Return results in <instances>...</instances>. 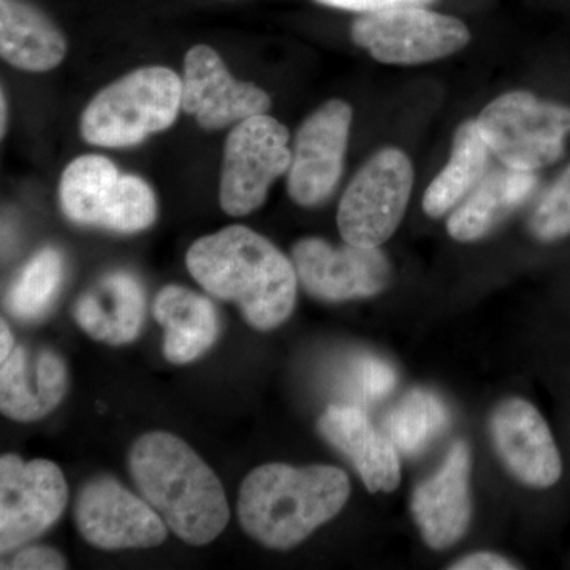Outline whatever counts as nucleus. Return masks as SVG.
Instances as JSON below:
<instances>
[{
  "instance_id": "4be33fe9",
  "label": "nucleus",
  "mask_w": 570,
  "mask_h": 570,
  "mask_svg": "<svg viewBox=\"0 0 570 570\" xmlns=\"http://www.w3.org/2000/svg\"><path fill=\"white\" fill-rule=\"evenodd\" d=\"M0 55L26 71H48L67 55V41L50 18L26 0H0Z\"/></svg>"
},
{
  "instance_id": "ddd939ff",
  "label": "nucleus",
  "mask_w": 570,
  "mask_h": 570,
  "mask_svg": "<svg viewBox=\"0 0 570 570\" xmlns=\"http://www.w3.org/2000/svg\"><path fill=\"white\" fill-rule=\"evenodd\" d=\"M75 521L81 538L100 550L153 549L167 539L163 517L110 478L92 479L82 487Z\"/></svg>"
},
{
  "instance_id": "4468645a",
  "label": "nucleus",
  "mask_w": 570,
  "mask_h": 570,
  "mask_svg": "<svg viewBox=\"0 0 570 570\" xmlns=\"http://www.w3.org/2000/svg\"><path fill=\"white\" fill-rule=\"evenodd\" d=\"M181 110L205 130H219L250 116L265 115L272 99L253 82L236 81L208 45H195L184 59Z\"/></svg>"
},
{
  "instance_id": "5701e85b",
  "label": "nucleus",
  "mask_w": 570,
  "mask_h": 570,
  "mask_svg": "<svg viewBox=\"0 0 570 570\" xmlns=\"http://www.w3.org/2000/svg\"><path fill=\"white\" fill-rule=\"evenodd\" d=\"M490 154L475 119L461 122L448 165L423 195V212L439 219L455 209L489 174Z\"/></svg>"
},
{
  "instance_id": "1a4fd4ad",
  "label": "nucleus",
  "mask_w": 570,
  "mask_h": 570,
  "mask_svg": "<svg viewBox=\"0 0 570 570\" xmlns=\"http://www.w3.org/2000/svg\"><path fill=\"white\" fill-rule=\"evenodd\" d=\"M288 130L272 116H250L236 124L224 146L220 206L228 216L261 208L269 187L292 164Z\"/></svg>"
},
{
  "instance_id": "f257e3e1",
  "label": "nucleus",
  "mask_w": 570,
  "mask_h": 570,
  "mask_svg": "<svg viewBox=\"0 0 570 570\" xmlns=\"http://www.w3.org/2000/svg\"><path fill=\"white\" fill-rule=\"evenodd\" d=\"M186 265L209 295L236 303L254 328H277L294 313V262L245 225L202 236L187 250Z\"/></svg>"
},
{
  "instance_id": "bb28decb",
  "label": "nucleus",
  "mask_w": 570,
  "mask_h": 570,
  "mask_svg": "<svg viewBox=\"0 0 570 570\" xmlns=\"http://www.w3.org/2000/svg\"><path fill=\"white\" fill-rule=\"evenodd\" d=\"M352 385L362 400L381 401L396 387V371L385 360L374 355L360 356L352 366Z\"/></svg>"
},
{
  "instance_id": "a211bd4d",
  "label": "nucleus",
  "mask_w": 570,
  "mask_h": 570,
  "mask_svg": "<svg viewBox=\"0 0 570 570\" xmlns=\"http://www.w3.org/2000/svg\"><path fill=\"white\" fill-rule=\"evenodd\" d=\"M321 436L351 461L370 493H392L401 482L397 449L362 409L333 404L317 422Z\"/></svg>"
},
{
  "instance_id": "20e7f679",
  "label": "nucleus",
  "mask_w": 570,
  "mask_h": 570,
  "mask_svg": "<svg viewBox=\"0 0 570 570\" xmlns=\"http://www.w3.org/2000/svg\"><path fill=\"white\" fill-rule=\"evenodd\" d=\"M181 89L174 70L141 67L94 97L81 115V137L105 148L138 145L176 121Z\"/></svg>"
},
{
  "instance_id": "aec40b11",
  "label": "nucleus",
  "mask_w": 570,
  "mask_h": 570,
  "mask_svg": "<svg viewBox=\"0 0 570 570\" xmlns=\"http://www.w3.org/2000/svg\"><path fill=\"white\" fill-rule=\"evenodd\" d=\"M538 187L534 171L497 168L464 198L448 219V232L460 243L479 242L497 230Z\"/></svg>"
},
{
  "instance_id": "c85d7f7f",
  "label": "nucleus",
  "mask_w": 570,
  "mask_h": 570,
  "mask_svg": "<svg viewBox=\"0 0 570 570\" xmlns=\"http://www.w3.org/2000/svg\"><path fill=\"white\" fill-rule=\"evenodd\" d=\"M321 6L332 7V9L355 11V13H374L396 7L406 6H426L434 0H314Z\"/></svg>"
},
{
  "instance_id": "2eb2a0df",
  "label": "nucleus",
  "mask_w": 570,
  "mask_h": 570,
  "mask_svg": "<svg viewBox=\"0 0 570 570\" xmlns=\"http://www.w3.org/2000/svg\"><path fill=\"white\" fill-rule=\"evenodd\" d=\"M490 431L502 464L523 485L550 489L560 480V450L549 423L527 400L502 401L491 414Z\"/></svg>"
},
{
  "instance_id": "6e6552de",
  "label": "nucleus",
  "mask_w": 570,
  "mask_h": 570,
  "mask_svg": "<svg viewBox=\"0 0 570 570\" xmlns=\"http://www.w3.org/2000/svg\"><path fill=\"white\" fill-rule=\"evenodd\" d=\"M356 47L371 58L392 66L439 61L466 48L468 26L459 18L428 10L425 6L396 7L363 13L351 28Z\"/></svg>"
},
{
  "instance_id": "f03ea898",
  "label": "nucleus",
  "mask_w": 570,
  "mask_h": 570,
  "mask_svg": "<svg viewBox=\"0 0 570 570\" xmlns=\"http://www.w3.org/2000/svg\"><path fill=\"white\" fill-rule=\"evenodd\" d=\"M130 474L145 501L190 546H206L225 530L230 508L223 483L189 444L154 431L135 442Z\"/></svg>"
},
{
  "instance_id": "f3484780",
  "label": "nucleus",
  "mask_w": 570,
  "mask_h": 570,
  "mask_svg": "<svg viewBox=\"0 0 570 570\" xmlns=\"http://www.w3.org/2000/svg\"><path fill=\"white\" fill-rule=\"evenodd\" d=\"M67 390L66 362L51 348L14 346L0 360V409L14 422L43 419L61 404Z\"/></svg>"
},
{
  "instance_id": "9b49d317",
  "label": "nucleus",
  "mask_w": 570,
  "mask_h": 570,
  "mask_svg": "<svg viewBox=\"0 0 570 570\" xmlns=\"http://www.w3.org/2000/svg\"><path fill=\"white\" fill-rule=\"evenodd\" d=\"M352 118L351 105L333 99L299 127L287 171L288 195L296 205L314 208L335 193L344 171Z\"/></svg>"
},
{
  "instance_id": "cd10ccee",
  "label": "nucleus",
  "mask_w": 570,
  "mask_h": 570,
  "mask_svg": "<svg viewBox=\"0 0 570 570\" xmlns=\"http://www.w3.org/2000/svg\"><path fill=\"white\" fill-rule=\"evenodd\" d=\"M66 568L67 562L61 553L50 549V547H32V549L22 550L9 566V569L20 570H58Z\"/></svg>"
},
{
  "instance_id": "6ab92c4d",
  "label": "nucleus",
  "mask_w": 570,
  "mask_h": 570,
  "mask_svg": "<svg viewBox=\"0 0 570 570\" xmlns=\"http://www.w3.org/2000/svg\"><path fill=\"white\" fill-rule=\"evenodd\" d=\"M145 309V292L137 277L115 272L77 299L73 318L92 340L122 346L140 335Z\"/></svg>"
},
{
  "instance_id": "412c9836",
  "label": "nucleus",
  "mask_w": 570,
  "mask_h": 570,
  "mask_svg": "<svg viewBox=\"0 0 570 570\" xmlns=\"http://www.w3.org/2000/svg\"><path fill=\"white\" fill-rule=\"evenodd\" d=\"M154 317L164 326V355L175 365L200 358L219 336L216 307L204 295L167 285L156 296Z\"/></svg>"
},
{
  "instance_id": "0eeeda50",
  "label": "nucleus",
  "mask_w": 570,
  "mask_h": 570,
  "mask_svg": "<svg viewBox=\"0 0 570 570\" xmlns=\"http://www.w3.org/2000/svg\"><path fill=\"white\" fill-rule=\"evenodd\" d=\"M414 168L401 149L382 148L354 176L337 209L344 243L381 247L392 238L406 213Z\"/></svg>"
},
{
  "instance_id": "f8f14e48",
  "label": "nucleus",
  "mask_w": 570,
  "mask_h": 570,
  "mask_svg": "<svg viewBox=\"0 0 570 570\" xmlns=\"http://www.w3.org/2000/svg\"><path fill=\"white\" fill-rule=\"evenodd\" d=\"M298 283L322 302L370 298L389 287L392 268L379 247H335L322 238H303L292 247Z\"/></svg>"
},
{
  "instance_id": "dca6fc26",
  "label": "nucleus",
  "mask_w": 570,
  "mask_h": 570,
  "mask_svg": "<svg viewBox=\"0 0 570 570\" xmlns=\"http://www.w3.org/2000/svg\"><path fill=\"white\" fill-rule=\"evenodd\" d=\"M471 450L456 441L444 464L412 493L411 512L430 549L445 550L468 532L472 517Z\"/></svg>"
},
{
  "instance_id": "423d86ee",
  "label": "nucleus",
  "mask_w": 570,
  "mask_h": 570,
  "mask_svg": "<svg viewBox=\"0 0 570 570\" xmlns=\"http://www.w3.org/2000/svg\"><path fill=\"white\" fill-rule=\"evenodd\" d=\"M475 122L502 165L535 171L558 163L564 154L570 107L528 91H510L487 105Z\"/></svg>"
},
{
  "instance_id": "393cba45",
  "label": "nucleus",
  "mask_w": 570,
  "mask_h": 570,
  "mask_svg": "<svg viewBox=\"0 0 570 570\" xmlns=\"http://www.w3.org/2000/svg\"><path fill=\"white\" fill-rule=\"evenodd\" d=\"M63 277V258L55 247L33 255L7 292L6 306L18 321H39L59 294Z\"/></svg>"
},
{
  "instance_id": "b1692460",
  "label": "nucleus",
  "mask_w": 570,
  "mask_h": 570,
  "mask_svg": "<svg viewBox=\"0 0 570 570\" xmlns=\"http://www.w3.org/2000/svg\"><path fill=\"white\" fill-rule=\"evenodd\" d=\"M450 414L444 401L430 390H412L384 420V431L406 456H417L449 426Z\"/></svg>"
},
{
  "instance_id": "c756f323",
  "label": "nucleus",
  "mask_w": 570,
  "mask_h": 570,
  "mask_svg": "<svg viewBox=\"0 0 570 570\" xmlns=\"http://www.w3.org/2000/svg\"><path fill=\"white\" fill-rule=\"evenodd\" d=\"M452 570H512L519 569V566L513 564L512 561L499 557L497 553L490 551H480V553H472L469 557L461 558V560L453 562L449 566Z\"/></svg>"
},
{
  "instance_id": "a878e982",
  "label": "nucleus",
  "mask_w": 570,
  "mask_h": 570,
  "mask_svg": "<svg viewBox=\"0 0 570 570\" xmlns=\"http://www.w3.org/2000/svg\"><path fill=\"white\" fill-rule=\"evenodd\" d=\"M530 230L543 243L558 242L570 235V165L535 205Z\"/></svg>"
},
{
  "instance_id": "9d476101",
  "label": "nucleus",
  "mask_w": 570,
  "mask_h": 570,
  "mask_svg": "<svg viewBox=\"0 0 570 570\" xmlns=\"http://www.w3.org/2000/svg\"><path fill=\"white\" fill-rule=\"evenodd\" d=\"M69 490L58 464L0 459V550L9 553L50 530L67 508Z\"/></svg>"
},
{
  "instance_id": "39448f33",
  "label": "nucleus",
  "mask_w": 570,
  "mask_h": 570,
  "mask_svg": "<svg viewBox=\"0 0 570 570\" xmlns=\"http://www.w3.org/2000/svg\"><path fill=\"white\" fill-rule=\"evenodd\" d=\"M59 204L70 223L116 234H137L157 219L156 194L145 179L121 175L97 154L78 157L63 170Z\"/></svg>"
},
{
  "instance_id": "2f4dec72",
  "label": "nucleus",
  "mask_w": 570,
  "mask_h": 570,
  "mask_svg": "<svg viewBox=\"0 0 570 570\" xmlns=\"http://www.w3.org/2000/svg\"><path fill=\"white\" fill-rule=\"evenodd\" d=\"M6 108H7L6 96H3V94H2V135L6 134V121H7Z\"/></svg>"
},
{
  "instance_id": "7ed1b4c3",
  "label": "nucleus",
  "mask_w": 570,
  "mask_h": 570,
  "mask_svg": "<svg viewBox=\"0 0 570 570\" xmlns=\"http://www.w3.org/2000/svg\"><path fill=\"white\" fill-rule=\"evenodd\" d=\"M348 497L351 482L343 469L269 463L247 474L238 517L243 530L262 546L291 550L335 519Z\"/></svg>"
},
{
  "instance_id": "7c9ffc66",
  "label": "nucleus",
  "mask_w": 570,
  "mask_h": 570,
  "mask_svg": "<svg viewBox=\"0 0 570 570\" xmlns=\"http://www.w3.org/2000/svg\"><path fill=\"white\" fill-rule=\"evenodd\" d=\"M0 328H2V333H0V360H3L6 356H9L13 347L17 346V343H14L13 333H11L10 326L7 325L6 321H2Z\"/></svg>"
}]
</instances>
